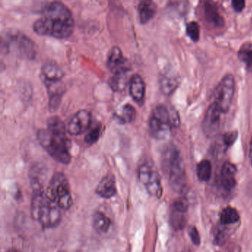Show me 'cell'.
Masks as SVG:
<instances>
[{
    "instance_id": "6da1fadb",
    "label": "cell",
    "mask_w": 252,
    "mask_h": 252,
    "mask_svg": "<svg viewBox=\"0 0 252 252\" xmlns=\"http://www.w3.org/2000/svg\"><path fill=\"white\" fill-rule=\"evenodd\" d=\"M74 20L70 10L61 2H51L42 8V16L33 24L39 35L65 39L72 34Z\"/></svg>"
},
{
    "instance_id": "7a4b0ae2",
    "label": "cell",
    "mask_w": 252,
    "mask_h": 252,
    "mask_svg": "<svg viewBox=\"0 0 252 252\" xmlns=\"http://www.w3.org/2000/svg\"><path fill=\"white\" fill-rule=\"evenodd\" d=\"M161 166L172 189L179 193L185 191L187 181L184 160L181 151L176 146L170 144L163 148Z\"/></svg>"
},
{
    "instance_id": "3957f363",
    "label": "cell",
    "mask_w": 252,
    "mask_h": 252,
    "mask_svg": "<svg viewBox=\"0 0 252 252\" xmlns=\"http://www.w3.org/2000/svg\"><path fill=\"white\" fill-rule=\"evenodd\" d=\"M31 209L32 218L39 222L42 228H56L61 222L60 208L42 189L33 191Z\"/></svg>"
},
{
    "instance_id": "277c9868",
    "label": "cell",
    "mask_w": 252,
    "mask_h": 252,
    "mask_svg": "<svg viewBox=\"0 0 252 252\" xmlns=\"http://www.w3.org/2000/svg\"><path fill=\"white\" fill-rule=\"evenodd\" d=\"M180 119L177 112L169 110L164 105H158L153 110L149 121V129L153 138L167 139L172 127L179 126Z\"/></svg>"
},
{
    "instance_id": "5b68a950",
    "label": "cell",
    "mask_w": 252,
    "mask_h": 252,
    "mask_svg": "<svg viewBox=\"0 0 252 252\" xmlns=\"http://www.w3.org/2000/svg\"><path fill=\"white\" fill-rule=\"evenodd\" d=\"M37 139L40 145L57 161L68 164L71 156L68 149V139L66 134H54L48 129H39Z\"/></svg>"
},
{
    "instance_id": "8992f818",
    "label": "cell",
    "mask_w": 252,
    "mask_h": 252,
    "mask_svg": "<svg viewBox=\"0 0 252 252\" xmlns=\"http://www.w3.org/2000/svg\"><path fill=\"white\" fill-rule=\"evenodd\" d=\"M3 50L28 60H33L36 55V45L33 41L19 32L5 34L2 40V51Z\"/></svg>"
},
{
    "instance_id": "52a82bcc",
    "label": "cell",
    "mask_w": 252,
    "mask_h": 252,
    "mask_svg": "<svg viewBox=\"0 0 252 252\" xmlns=\"http://www.w3.org/2000/svg\"><path fill=\"white\" fill-rule=\"evenodd\" d=\"M48 197L62 209H68L73 205L71 190L64 174L56 172L50 181L47 191Z\"/></svg>"
},
{
    "instance_id": "ba28073f",
    "label": "cell",
    "mask_w": 252,
    "mask_h": 252,
    "mask_svg": "<svg viewBox=\"0 0 252 252\" xmlns=\"http://www.w3.org/2000/svg\"><path fill=\"white\" fill-rule=\"evenodd\" d=\"M235 91V80L233 75L227 74L223 76L217 85L214 92L213 104L222 112L228 113L232 103Z\"/></svg>"
},
{
    "instance_id": "9c48e42d",
    "label": "cell",
    "mask_w": 252,
    "mask_h": 252,
    "mask_svg": "<svg viewBox=\"0 0 252 252\" xmlns=\"http://www.w3.org/2000/svg\"><path fill=\"white\" fill-rule=\"evenodd\" d=\"M138 179L150 195L160 198L162 196L161 181L156 166L150 162L140 166L138 172Z\"/></svg>"
},
{
    "instance_id": "30bf717a",
    "label": "cell",
    "mask_w": 252,
    "mask_h": 252,
    "mask_svg": "<svg viewBox=\"0 0 252 252\" xmlns=\"http://www.w3.org/2000/svg\"><path fill=\"white\" fill-rule=\"evenodd\" d=\"M188 208L187 199L180 198L174 202L169 215V222L174 229L181 230L185 228Z\"/></svg>"
},
{
    "instance_id": "8fae6325",
    "label": "cell",
    "mask_w": 252,
    "mask_h": 252,
    "mask_svg": "<svg viewBox=\"0 0 252 252\" xmlns=\"http://www.w3.org/2000/svg\"><path fill=\"white\" fill-rule=\"evenodd\" d=\"M92 122L91 112L86 110L78 111L69 122L67 131L70 135H78L86 132Z\"/></svg>"
},
{
    "instance_id": "7c38bea8",
    "label": "cell",
    "mask_w": 252,
    "mask_h": 252,
    "mask_svg": "<svg viewBox=\"0 0 252 252\" xmlns=\"http://www.w3.org/2000/svg\"><path fill=\"white\" fill-rule=\"evenodd\" d=\"M222 114V112L213 103L209 105L203 122V132L207 136H213L218 132L220 126Z\"/></svg>"
},
{
    "instance_id": "4fadbf2b",
    "label": "cell",
    "mask_w": 252,
    "mask_h": 252,
    "mask_svg": "<svg viewBox=\"0 0 252 252\" xmlns=\"http://www.w3.org/2000/svg\"><path fill=\"white\" fill-rule=\"evenodd\" d=\"M236 174L237 167L231 162H225L222 165L220 175L218 178V184L222 190L230 191L236 186Z\"/></svg>"
},
{
    "instance_id": "5bb4252c",
    "label": "cell",
    "mask_w": 252,
    "mask_h": 252,
    "mask_svg": "<svg viewBox=\"0 0 252 252\" xmlns=\"http://www.w3.org/2000/svg\"><path fill=\"white\" fill-rule=\"evenodd\" d=\"M107 67L113 73L124 70H130V63L124 57L122 50L119 47L112 48L107 60Z\"/></svg>"
},
{
    "instance_id": "9a60e30c",
    "label": "cell",
    "mask_w": 252,
    "mask_h": 252,
    "mask_svg": "<svg viewBox=\"0 0 252 252\" xmlns=\"http://www.w3.org/2000/svg\"><path fill=\"white\" fill-rule=\"evenodd\" d=\"M95 192L103 198H111L117 193L116 178L113 175L104 176L97 185Z\"/></svg>"
},
{
    "instance_id": "2e32d148",
    "label": "cell",
    "mask_w": 252,
    "mask_h": 252,
    "mask_svg": "<svg viewBox=\"0 0 252 252\" xmlns=\"http://www.w3.org/2000/svg\"><path fill=\"white\" fill-rule=\"evenodd\" d=\"M129 94L134 101L141 103L145 96L146 85L140 75L134 74L129 81Z\"/></svg>"
},
{
    "instance_id": "e0dca14e",
    "label": "cell",
    "mask_w": 252,
    "mask_h": 252,
    "mask_svg": "<svg viewBox=\"0 0 252 252\" xmlns=\"http://www.w3.org/2000/svg\"><path fill=\"white\" fill-rule=\"evenodd\" d=\"M160 88L164 95H169L178 88L180 84V77L175 73L166 71L160 76Z\"/></svg>"
},
{
    "instance_id": "ac0fdd59",
    "label": "cell",
    "mask_w": 252,
    "mask_h": 252,
    "mask_svg": "<svg viewBox=\"0 0 252 252\" xmlns=\"http://www.w3.org/2000/svg\"><path fill=\"white\" fill-rule=\"evenodd\" d=\"M204 17L206 22L214 27H222L224 25V20L218 11L216 5L212 2H206L203 7Z\"/></svg>"
},
{
    "instance_id": "d6986e66",
    "label": "cell",
    "mask_w": 252,
    "mask_h": 252,
    "mask_svg": "<svg viewBox=\"0 0 252 252\" xmlns=\"http://www.w3.org/2000/svg\"><path fill=\"white\" fill-rule=\"evenodd\" d=\"M140 23L144 25L150 22L157 12V5L153 1H141L138 6Z\"/></svg>"
},
{
    "instance_id": "ffe728a7",
    "label": "cell",
    "mask_w": 252,
    "mask_h": 252,
    "mask_svg": "<svg viewBox=\"0 0 252 252\" xmlns=\"http://www.w3.org/2000/svg\"><path fill=\"white\" fill-rule=\"evenodd\" d=\"M42 75L43 79L45 80H61L64 76V72L61 67L54 62H47L42 65Z\"/></svg>"
},
{
    "instance_id": "44dd1931",
    "label": "cell",
    "mask_w": 252,
    "mask_h": 252,
    "mask_svg": "<svg viewBox=\"0 0 252 252\" xmlns=\"http://www.w3.org/2000/svg\"><path fill=\"white\" fill-rule=\"evenodd\" d=\"M93 225L98 234H107L111 227L112 221L104 212L96 211L93 217Z\"/></svg>"
},
{
    "instance_id": "7402d4cb",
    "label": "cell",
    "mask_w": 252,
    "mask_h": 252,
    "mask_svg": "<svg viewBox=\"0 0 252 252\" xmlns=\"http://www.w3.org/2000/svg\"><path fill=\"white\" fill-rule=\"evenodd\" d=\"M130 70H124L113 73V77L110 79V87L114 91H122L126 88L128 82L129 83L131 76H129Z\"/></svg>"
},
{
    "instance_id": "603a6c76",
    "label": "cell",
    "mask_w": 252,
    "mask_h": 252,
    "mask_svg": "<svg viewBox=\"0 0 252 252\" xmlns=\"http://www.w3.org/2000/svg\"><path fill=\"white\" fill-rule=\"evenodd\" d=\"M116 117L120 123H131L136 117V110L131 104H126L116 113Z\"/></svg>"
},
{
    "instance_id": "cb8c5ba5",
    "label": "cell",
    "mask_w": 252,
    "mask_h": 252,
    "mask_svg": "<svg viewBox=\"0 0 252 252\" xmlns=\"http://www.w3.org/2000/svg\"><path fill=\"white\" fill-rule=\"evenodd\" d=\"M48 91V95L51 97H62L65 91V86L61 80L49 81L43 79Z\"/></svg>"
},
{
    "instance_id": "d4e9b609",
    "label": "cell",
    "mask_w": 252,
    "mask_h": 252,
    "mask_svg": "<svg viewBox=\"0 0 252 252\" xmlns=\"http://www.w3.org/2000/svg\"><path fill=\"white\" fill-rule=\"evenodd\" d=\"M47 129L51 133L66 134V126L58 116H51L47 122Z\"/></svg>"
},
{
    "instance_id": "484cf974",
    "label": "cell",
    "mask_w": 252,
    "mask_h": 252,
    "mask_svg": "<svg viewBox=\"0 0 252 252\" xmlns=\"http://www.w3.org/2000/svg\"><path fill=\"white\" fill-rule=\"evenodd\" d=\"M240 220V215L234 208L225 207L221 212L220 221L222 225L236 223Z\"/></svg>"
},
{
    "instance_id": "4316f807",
    "label": "cell",
    "mask_w": 252,
    "mask_h": 252,
    "mask_svg": "<svg viewBox=\"0 0 252 252\" xmlns=\"http://www.w3.org/2000/svg\"><path fill=\"white\" fill-rule=\"evenodd\" d=\"M212 168L210 161L203 160L197 164V175L198 179L203 182H207L212 176Z\"/></svg>"
},
{
    "instance_id": "83f0119b",
    "label": "cell",
    "mask_w": 252,
    "mask_h": 252,
    "mask_svg": "<svg viewBox=\"0 0 252 252\" xmlns=\"http://www.w3.org/2000/svg\"><path fill=\"white\" fill-rule=\"evenodd\" d=\"M238 57L246 65L248 70H252V46L245 43L238 51Z\"/></svg>"
},
{
    "instance_id": "f1b7e54d",
    "label": "cell",
    "mask_w": 252,
    "mask_h": 252,
    "mask_svg": "<svg viewBox=\"0 0 252 252\" xmlns=\"http://www.w3.org/2000/svg\"><path fill=\"white\" fill-rule=\"evenodd\" d=\"M101 126L100 125L94 126L87 134L85 138V141L86 144L91 145L95 144L99 139L101 135Z\"/></svg>"
},
{
    "instance_id": "f546056e",
    "label": "cell",
    "mask_w": 252,
    "mask_h": 252,
    "mask_svg": "<svg viewBox=\"0 0 252 252\" xmlns=\"http://www.w3.org/2000/svg\"><path fill=\"white\" fill-rule=\"evenodd\" d=\"M186 32L187 36L194 42H197L200 39V26L196 22L191 21L187 23Z\"/></svg>"
},
{
    "instance_id": "4dcf8cb0",
    "label": "cell",
    "mask_w": 252,
    "mask_h": 252,
    "mask_svg": "<svg viewBox=\"0 0 252 252\" xmlns=\"http://www.w3.org/2000/svg\"><path fill=\"white\" fill-rule=\"evenodd\" d=\"M237 136H238V133L237 131H230V132H225L223 135V138H222L224 144L227 147H231L235 142Z\"/></svg>"
},
{
    "instance_id": "1f68e13d",
    "label": "cell",
    "mask_w": 252,
    "mask_h": 252,
    "mask_svg": "<svg viewBox=\"0 0 252 252\" xmlns=\"http://www.w3.org/2000/svg\"><path fill=\"white\" fill-rule=\"evenodd\" d=\"M188 234L190 239H191V242H192L195 246H199V245L200 244V234H199L198 231H197V228H196L195 226L191 225V226L189 227Z\"/></svg>"
},
{
    "instance_id": "d6a6232c",
    "label": "cell",
    "mask_w": 252,
    "mask_h": 252,
    "mask_svg": "<svg viewBox=\"0 0 252 252\" xmlns=\"http://www.w3.org/2000/svg\"><path fill=\"white\" fill-rule=\"evenodd\" d=\"M62 97L55 96L51 97L49 101V109L51 111H55L60 107V103H61Z\"/></svg>"
},
{
    "instance_id": "836d02e7",
    "label": "cell",
    "mask_w": 252,
    "mask_h": 252,
    "mask_svg": "<svg viewBox=\"0 0 252 252\" xmlns=\"http://www.w3.org/2000/svg\"><path fill=\"white\" fill-rule=\"evenodd\" d=\"M231 5H232L234 11L240 12L244 9L245 6H246V2L243 0H234L231 2Z\"/></svg>"
},
{
    "instance_id": "e575fe53",
    "label": "cell",
    "mask_w": 252,
    "mask_h": 252,
    "mask_svg": "<svg viewBox=\"0 0 252 252\" xmlns=\"http://www.w3.org/2000/svg\"><path fill=\"white\" fill-rule=\"evenodd\" d=\"M249 158H250L251 165L252 166V142L250 144V148H249Z\"/></svg>"
},
{
    "instance_id": "d590c367",
    "label": "cell",
    "mask_w": 252,
    "mask_h": 252,
    "mask_svg": "<svg viewBox=\"0 0 252 252\" xmlns=\"http://www.w3.org/2000/svg\"><path fill=\"white\" fill-rule=\"evenodd\" d=\"M5 252H21L18 250V249H10L8 250H7Z\"/></svg>"
},
{
    "instance_id": "8d00e7d4",
    "label": "cell",
    "mask_w": 252,
    "mask_h": 252,
    "mask_svg": "<svg viewBox=\"0 0 252 252\" xmlns=\"http://www.w3.org/2000/svg\"><path fill=\"white\" fill-rule=\"evenodd\" d=\"M64 252V251H61V252Z\"/></svg>"
}]
</instances>
